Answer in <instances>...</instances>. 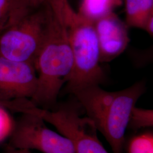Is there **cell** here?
I'll use <instances>...</instances> for the list:
<instances>
[{"mask_svg": "<svg viewBox=\"0 0 153 153\" xmlns=\"http://www.w3.org/2000/svg\"><path fill=\"white\" fill-rule=\"evenodd\" d=\"M9 111L0 103V143L9 138L14 129L16 121H14Z\"/></svg>", "mask_w": 153, "mask_h": 153, "instance_id": "14", "label": "cell"}, {"mask_svg": "<svg viewBox=\"0 0 153 153\" xmlns=\"http://www.w3.org/2000/svg\"><path fill=\"white\" fill-rule=\"evenodd\" d=\"M145 89V82L140 81L116 91L112 103L93 121L97 131L108 142L113 153H123L125 134L131 110Z\"/></svg>", "mask_w": 153, "mask_h": 153, "instance_id": "5", "label": "cell"}, {"mask_svg": "<svg viewBox=\"0 0 153 153\" xmlns=\"http://www.w3.org/2000/svg\"><path fill=\"white\" fill-rule=\"evenodd\" d=\"M18 112L38 115L54 126L59 133L71 141L75 153H108L98 137L93 121L88 116H81L80 107L76 104L65 103L49 110L27 100L19 105Z\"/></svg>", "mask_w": 153, "mask_h": 153, "instance_id": "3", "label": "cell"}, {"mask_svg": "<svg viewBox=\"0 0 153 153\" xmlns=\"http://www.w3.org/2000/svg\"><path fill=\"white\" fill-rule=\"evenodd\" d=\"M65 22L71 47L73 66L66 85L67 93L88 86L100 85L105 75L100 63L98 41L94 22L81 16L66 0L60 8Z\"/></svg>", "mask_w": 153, "mask_h": 153, "instance_id": "2", "label": "cell"}, {"mask_svg": "<svg viewBox=\"0 0 153 153\" xmlns=\"http://www.w3.org/2000/svg\"><path fill=\"white\" fill-rule=\"evenodd\" d=\"M153 111L152 109H144L134 106L131 110L128 124V129L133 131L152 128Z\"/></svg>", "mask_w": 153, "mask_h": 153, "instance_id": "12", "label": "cell"}, {"mask_svg": "<svg viewBox=\"0 0 153 153\" xmlns=\"http://www.w3.org/2000/svg\"><path fill=\"white\" fill-rule=\"evenodd\" d=\"M142 30H144L150 36L153 35V14L148 17L144 23Z\"/></svg>", "mask_w": 153, "mask_h": 153, "instance_id": "15", "label": "cell"}, {"mask_svg": "<svg viewBox=\"0 0 153 153\" xmlns=\"http://www.w3.org/2000/svg\"><path fill=\"white\" fill-rule=\"evenodd\" d=\"M46 6L47 30L34 62L38 86L30 100L39 107L53 110L61 88L71 74L73 59L67 26L60 11Z\"/></svg>", "mask_w": 153, "mask_h": 153, "instance_id": "1", "label": "cell"}, {"mask_svg": "<svg viewBox=\"0 0 153 153\" xmlns=\"http://www.w3.org/2000/svg\"><path fill=\"white\" fill-rule=\"evenodd\" d=\"M46 5L28 11L0 32V54L13 60L35 62L47 26Z\"/></svg>", "mask_w": 153, "mask_h": 153, "instance_id": "4", "label": "cell"}, {"mask_svg": "<svg viewBox=\"0 0 153 153\" xmlns=\"http://www.w3.org/2000/svg\"><path fill=\"white\" fill-rule=\"evenodd\" d=\"M128 153H153V132L145 131L135 134L127 144Z\"/></svg>", "mask_w": 153, "mask_h": 153, "instance_id": "13", "label": "cell"}, {"mask_svg": "<svg viewBox=\"0 0 153 153\" xmlns=\"http://www.w3.org/2000/svg\"><path fill=\"white\" fill-rule=\"evenodd\" d=\"M124 3L127 26L142 29L146 19L153 14V0H125Z\"/></svg>", "mask_w": 153, "mask_h": 153, "instance_id": "10", "label": "cell"}, {"mask_svg": "<svg viewBox=\"0 0 153 153\" xmlns=\"http://www.w3.org/2000/svg\"><path fill=\"white\" fill-rule=\"evenodd\" d=\"M5 153H32V152L30 150L14 148L7 144L5 148Z\"/></svg>", "mask_w": 153, "mask_h": 153, "instance_id": "17", "label": "cell"}, {"mask_svg": "<svg viewBox=\"0 0 153 153\" xmlns=\"http://www.w3.org/2000/svg\"><path fill=\"white\" fill-rule=\"evenodd\" d=\"M123 2V0H81L77 13L84 18L94 22L114 12Z\"/></svg>", "mask_w": 153, "mask_h": 153, "instance_id": "9", "label": "cell"}, {"mask_svg": "<svg viewBox=\"0 0 153 153\" xmlns=\"http://www.w3.org/2000/svg\"><path fill=\"white\" fill-rule=\"evenodd\" d=\"M37 86L33 63L13 60L0 54V102L31 99Z\"/></svg>", "mask_w": 153, "mask_h": 153, "instance_id": "7", "label": "cell"}, {"mask_svg": "<svg viewBox=\"0 0 153 153\" xmlns=\"http://www.w3.org/2000/svg\"><path fill=\"white\" fill-rule=\"evenodd\" d=\"M9 139L8 144L14 148L43 153H75L69 138L50 129L42 117L32 114H22Z\"/></svg>", "mask_w": 153, "mask_h": 153, "instance_id": "6", "label": "cell"}, {"mask_svg": "<svg viewBox=\"0 0 153 153\" xmlns=\"http://www.w3.org/2000/svg\"><path fill=\"white\" fill-rule=\"evenodd\" d=\"M94 25L100 62H110L124 52L130 42L126 22L112 12L94 22Z\"/></svg>", "mask_w": 153, "mask_h": 153, "instance_id": "8", "label": "cell"}, {"mask_svg": "<svg viewBox=\"0 0 153 153\" xmlns=\"http://www.w3.org/2000/svg\"><path fill=\"white\" fill-rule=\"evenodd\" d=\"M33 9L26 0H0V32Z\"/></svg>", "mask_w": 153, "mask_h": 153, "instance_id": "11", "label": "cell"}, {"mask_svg": "<svg viewBox=\"0 0 153 153\" xmlns=\"http://www.w3.org/2000/svg\"><path fill=\"white\" fill-rule=\"evenodd\" d=\"M30 6L34 8H38L44 5H48L55 0H26Z\"/></svg>", "mask_w": 153, "mask_h": 153, "instance_id": "16", "label": "cell"}]
</instances>
